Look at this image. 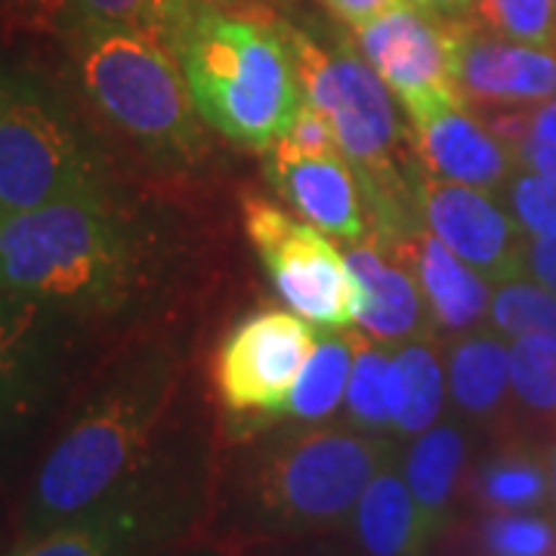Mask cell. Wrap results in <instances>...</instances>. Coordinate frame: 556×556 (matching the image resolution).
Instances as JSON below:
<instances>
[{
    "instance_id": "1",
    "label": "cell",
    "mask_w": 556,
    "mask_h": 556,
    "mask_svg": "<svg viewBox=\"0 0 556 556\" xmlns=\"http://www.w3.org/2000/svg\"><path fill=\"white\" fill-rule=\"evenodd\" d=\"M387 460V437L325 420L248 437L219 477L204 541L244 556L334 535Z\"/></svg>"
},
{
    "instance_id": "2",
    "label": "cell",
    "mask_w": 556,
    "mask_h": 556,
    "mask_svg": "<svg viewBox=\"0 0 556 556\" xmlns=\"http://www.w3.org/2000/svg\"><path fill=\"white\" fill-rule=\"evenodd\" d=\"M177 393V362L159 353L130 358L97 383L25 479L13 547L97 507L152 467L167 452L164 437Z\"/></svg>"
},
{
    "instance_id": "3",
    "label": "cell",
    "mask_w": 556,
    "mask_h": 556,
    "mask_svg": "<svg viewBox=\"0 0 556 556\" xmlns=\"http://www.w3.org/2000/svg\"><path fill=\"white\" fill-rule=\"evenodd\" d=\"M142 278V244L109 195L0 211V291L100 318L137 298Z\"/></svg>"
},
{
    "instance_id": "4",
    "label": "cell",
    "mask_w": 556,
    "mask_h": 556,
    "mask_svg": "<svg viewBox=\"0 0 556 556\" xmlns=\"http://www.w3.org/2000/svg\"><path fill=\"white\" fill-rule=\"evenodd\" d=\"M170 50L199 115L226 139L266 152L298 115L303 87L276 20L226 13L204 0Z\"/></svg>"
},
{
    "instance_id": "5",
    "label": "cell",
    "mask_w": 556,
    "mask_h": 556,
    "mask_svg": "<svg viewBox=\"0 0 556 556\" xmlns=\"http://www.w3.org/2000/svg\"><path fill=\"white\" fill-rule=\"evenodd\" d=\"M72 31L80 90L102 118L155 159H195L199 109L177 53L127 25L72 22Z\"/></svg>"
},
{
    "instance_id": "6",
    "label": "cell",
    "mask_w": 556,
    "mask_h": 556,
    "mask_svg": "<svg viewBox=\"0 0 556 556\" xmlns=\"http://www.w3.org/2000/svg\"><path fill=\"white\" fill-rule=\"evenodd\" d=\"M68 195H109L93 142L47 84L0 62V211Z\"/></svg>"
},
{
    "instance_id": "7",
    "label": "cell",
    "mask_w": 556,
    "mask_h": 556,
    "mask_svg": "<svg viewBox=\"0 0 556 556\" xmlns=\"http://www.w3.org/2000/svg\"><path fill=\"white\" fill-rule=\"evenodd\" d=\"M199 522V477L164 452L115 495L7 556H159L186 544Z\"/></svg>"
},
{
    "instance_id": "8",
    "label": "cell",
    "mask_w": 556,
    "mask_h": 556,
    "mask_svg": "<svg viewBox=\"0 0 556 556\" xmlns=\"http://www.w3.org/2000/svg\"><path fill=\"white\" fill-rule=\"evenodd\" d=\"M72 316L0 291V485L28 460L65 387V328ZM31 473V470H28Z\"/></svg>"
},
{
    "instance_id": "9",
    "label": "cell",
    "mask_w": 556,
    "mask_h": 556,
    "mask_svg": "<svg viewBox=\"0 0 556 556\" xmlns=\"http://www.w3.org/2000/svg\"><path fill=\"white\" fill-rule=\"evenodd\" d=\"M241 223L273 291L291 313L318 331H346L356 321L362 300L358 281L321 229L294 219L254 192L241 195Z\"/></svg>"
},
{
    "instance_id": "10",
    "label": "cell",
    "mask_w": 556,
    "mask_h": 556,
    "mask_svg": "<svg viewBox=\"0 0 556 556\" xmlns=\"http://www.w3.org/2000/svg\"><path fill=\"white\" fill-rule=\"evenodd\" d=\"M316 328L285 309H257L219 338L211 380L219 408L241 424L285 417L294 383L316 350Z\"/></svg>"
},
{
    "instance_id": "11",
    "label": "cell",
    "mask_w": 556,
    "mask_h": 556,
    "mask_svg": "<svg viewBox=\"0 0 556 556\" xmlns=\"http://www.w3.org/2000/svg\"><path fill=\"white\" fill-rule=\"evenodd\" d=\"M460 22L439 16L415 0H402L356 28L358 53L393 90L412 124L448 102L464 100L455 80Z\"/></svg>"
},
{
    "instance_id": "12",
    "label": "cell",
    "mask_w": 556,
    "mask_h": 556,
    "mask_svg": "<svg viewBox=\"0 0 556 556\" xmlns=\"http://www.w3.org/2000/svg\"><path fill=\"white\" fill-rule=\"evenodd\" d=\"M415 204L420 223L489 281L504 285L526 276L522 251L529 236L504 207H497L492 192L445 182L420 167L415 177Z\"/></svg>"
},
{
    "instance_id": "13",
    "label": "cell",
    "mask_w": 556,
    "mask_h": 556,
    "mask_svg": "<svg viewBox=\"0 0 556 556\" xmlns=\"http://www.w3.org/2000/svg\"><path fill=\"white\" fill-rule=\"evenodd\" d=\"M457 90L473 109H529L556 97V50L497 38L460 22Z\"/></svg>"
},
{
    "instance_id": "14",
    "label": "cell",
    "mask_w": 556,
    "mask_h": 556,
    "mask_svg": "<svg viewBox=\"0 0 556 556\" xmlns=\"http://www.w3.org/2000/svg\"><path fill=\"white\" fill-rule=\"evenodd\" d=\"M412 142L420 167L445 182L504 192L517 174L519 159L510 142L497 137L473 105L448 102L412 124Z\"/></svg>"
},
{
    "instance_id": "15",
    "label": "cell",
    "mask_w": 556,
    "mask_h": 556,
    "mask_svg": "<svg viewBox=\"0 0 556 556\" xmlns=\"http://www.w3.org/2000/svg\"><path fill=\"white\" fill-rule=\"evenodd\" d=\"M263 170L276 192L325 236L362 241L368 211L356 170L343 155H303L276 139L263 152Z\"/></svg>"
},
{
    "instance_id": "16",
    "label": "cell",
    "mask_w": 556,
    "mask_h": 556,
    "mask_svg": "<svg viewBox=\"0 0 556 556\" xmlns=\"http://www.w3.org/2000/svg\"><path fill=\"white\" fill-rule=\"evenodd\" d=\"M346 266L362 291L353 321L356 331L387 346L433 334L437 325L417 288L415 273L375 236L356 241L346 251Z\"/></svg>"
},
{
    "instance_id": "17",
    "label": "cell",
    "mask_w": 556,
    "mask_h": 556,
    "mask_svg": "<svg viewBox=\"0 0 556 556\" xmlns=\"http://www.w3.org/2000/svg\"><path fill=\"white\" fill-rule=\"evenodd\" d=\"M393 251L417 278V288L427 300L437 331L445 338H460L479 331L492 309V285L439 241L430 229L417 226L405 239L387 248Z\"/></svg>"
},
{
    "instance_id": "18",
    "label": "cell",
    "mask_w": 556,
    "mask_h": 556,
    "mask_svg": "<svg viewBox=\"0 0 556 556\" xmlns=\"http://www.w3.org/2000/svg\"><path fill=\"white\" fill-rule=\"evenodd\" d=\"M350 526L356 547L365 556H427L442 529L417 507L408 482L393 460H387L368 479Z\"/></svg>"
},
{
    "instance_id": "19",
    "label": "cell",
    "mask_w": 556,
    "mask_h": 556,
    "mask_svg": "<svg viewBox=\"0 0 556 556\" xmlns=\"http://www.w3.org/2000/svg\"><path fill=\"white\" fill-rule=\"evenodd\" d=\"M445 383L457 415L477 424H495L510 405V346L495 328L452 340L445 358Z\"/></svg>"
},
{
    "instance_id": "20",
    "label": "cell",
    "mask_w": 556,
    "mask_h": 556,
    "mask_svg": "<svg viewBox=\"0 0 556 556\" xmlns=\"http://www.w3.org/2000/svg\"><path fill=\"white\" fill-rule=\"evenodd\" d=\"M445 365L430 338L399 343L387 375V405L393 417V433L420 437L439 424L445 408Z\"/></svg>"
},
{
    "instance_id": "21",
    "label": "cell",
    "mask_w": 556,
    "mask_h": 556,
    "mask_svg": "<svg viewBox=\"0 0 556 556\" xmlns=\"http://www.w3.org/2000/svg\"><path fill=\"white\" fill-rule=\"evenodd\" d=\"M467 467V437L457 424L439 420L415 437L402 460V477L408 482L417 507L427 517L445 526V510L455 501L457 485Z\"/></svg>"
},
{
    "instance_id": "22",
    "label": "cell",
    "mask_w": 556,
    "mask_h": 556,
    "mask_svg": "<svg viewBox=\"0 0 556 556\" xmlns=\"http://www.w3.org/2000/svg\"><path fill=\"white\" fill-rule=\"evenodd\" d=\"M350 375H353L350 328L346 331H321L316 338L313 356L291 390L285 417H294L298 424H321V420L334 417V412L346 399Z\"/></svg>"
},
{
    "instance_id": "23",
    "label": "cell",
    "mask_w": 556,
    "mask_h": 556,
    "mask_svg": "<svg viewBox=\"0 0 556 556\" xmlns=\"http://www.w3.org/2000/svg\"><path fill=\"white\" fill-rule=\"evenodd\" d=\"M551 495V470L529 445L501 448L477 473V497L492 510H532Z\"/></svg>"
},
{
    "instance_id": "24",
    "label": "cell",
    "mask_w": 556,
    "mask_h": 556,
    "mask_svg": "<svg viewBox=\"0 0 556 556\" xmlns=\"http://www.w3.org/2000/svg\"><path fill=\"white\" fill-rule=\"evenodd\" d=\"M350 334H353V375L343 399L346 415L358 430L387 437L393 430V417L387 405V375L393 353L387 350V343L365 338L362 331H350Z\"/></svg>"
},
{
    "instance_id": "25",
    "label": "cell",
    "mask_w": 556,
    "mask_h": 556,
    "mask_svg": "<svg viewBox=\"0 0 556 556\" xmlns=\"http://www.w3.org/2000/svg\"><path fill=\"white\" fill-rule=\"evenodd\" d=\"M201 3L204 0H68V16L72 22L127 25L170 47Z\"/></svg>"
},
{
    "instance_id": "26",
    "label": "cell",
    "mask_w": 556,
    "mask_h": 556,
    "mask_svg": "<svg viewBox=\"0 0 556 556\" xmlns=\"http://www.w3.org/2000/svg\"><path fill=\"white\" fill-rule=\"evenodd\" d=\"M510 390L526 415L556 424V338L526 334L510 343Z\"/></svg>"
},
{
    "instance_id": "27",
    "label": "cell",
    "mask_w": 556,
    "mask_h": 556,
    "mask_svg": "<svg viewBox=\"0 0 556 556\" xmlns=\"http://www.w3.org/2000/svg\"><path fill=\"white\" fill-rule=\"evenodd\" d=\"M489 321L497 334L510 340L526 334L556 338V294L538 281L510 278L495 288Z\"/></svg>"
},
{
    "instance_id": "28",
    "label": "cell",
    "mask_w": 556,
    "mask_h": 556,
    "mask_svg": "<svg viewBox=\"0 0 556 556\" xmlns=\"http://www.w3.org/2000/svg\"><path fill=\"white\" fill-rule=\"evenodd\" d=\"M470 16L497 38L556 50V0H473Z\"/></svg>"
},
{
    "instance_id": "29",
    "label": "cell",
    "mask_w": 556,
    "mask_h": 556,
    "mask_svg": "<svg viewBox=\"0 0 556 556\" xmlns=\"http://www.w3.org/2000/svg\"><path fill=\"white\" fill-rule=\"evenodd\" d=\"M482 556H556V526L529 510H495L479 529Z\"/></svg>"
},
{
    "instance_id": "30",
    "label": "cell",
    "mask_w": 556,
    "mask_h": 556,
    "mask_svg": "<svg viewBox=\"0 0 556 556\" xmlns=\"http://www.w3.org/2000/svg\"><path fill=\"white\" fill-rule=\"evenodd\" d=\"M507 214L526 236H556V179L522 167L504 186Z\"/></svg>"
},
{
    "instance_id": "31",
    "label": "cell",
    "mask_w": 556,
    "mask_h": 556,
    "mask_svg": "<svg viewBox=\"0 0 556 556\" xmlns=\"http://www.w3.org/2000/svg\"><path fill=\"white\" fill-rule=\"evenodd\" d=\"M281 142L298 149L303 155H340L338 137L331 130V121L318 112L313 102H300L298 115L291 118L288 130L281 134Z\"/></svg>"
},
{
    "instance_id": "32",
    "label": "cell",
    "mask_w": 556,
    "mask_h": 556,
    "mask_svg": "<svg viewBox=\"0 0 556 556\" xmlns=\"http://www.w3.org/2000/svg\"><path fill=\"white\" fill-rule=\"evenodd\" d=\"M522 269L556 294V236H529L522 251Z\"/></svg>"
},
{
    "instance_id": "33",
    "label": "cell",
    "mask_w": 556,
    "mask_h": 556,
    "mask_svg": "<svg viewBox=\"0 0 556 556\" xmlns=\"http://www.w3.org/2000/svg\"><path fill=\"white\" fill-rule=\"evenodd\" d=\"M321 3L328 7V13L334 20L350 25V28H358V25H365V22L380 16V13L393 10L402 0H321Z\"/></svg>"
},
{
    "instance_id": "34",
    "label": "cell",
    "mask_w": 556,
    "mask_h": 556,
    "mask_svg": "<svg viewBox=\"0 0 556 556\" xmlns=\"http://www.w3.org/2000/svg\"><path fill=\"white\" fill-rule=\"evenodd\" d=\"M0 7L31 25H50L56 16L68 13V0H0Z\"/></svg>"
},
{
    "instance_id": "35",
    "label": "cell",
    "mask_w": 556,
    "mask_h": 556,
    "mask_svg": "<svg viewBox=\"0 0 556 556\" xmlns=\"http://www.w3.org/2000/svg\"><path fill=\"white\" fill-rule=\"evenodd\" d=\"M514 152H517L519 167H529V170H538V174H547V177L556 179V146L541 142L535 137H526L514 146Z\"/></svg>"
},
{
    "instance_id": "36",
    "label": "cell",
    "mask_w": 556,
    "mask_h": 556,
    "mask_svg": "<svg viewBox=\"0 0 556 556\" xmlns=\"http://www.w3.org/2000/svg\"><path fill=\"white\" fill-rule=\"evenodd\" d=\"M529 137L556 146V100L541 102L538 109H532V118H529Z\"/></svg>"
},
{
    "instance_id": "37",
    "label": "cell",
    "mask_w": 556,
    "mask_h": 556,
    "mask_svg": "<svg viewBox=\"0 0 556 556\" xmlns=\"http://www.w3.org/2000/svg\"><path fill=\"white\" fill-rule=\"evenodd\" d=\"M291 547L288 554L281 556H365L362 551H346L338 544H325V538H313V541H298V544H285Z\"/></svg>"
},
{
    "instance_id": "38",
    "label": "cell",
    "mask_w": 556,
    "mask_h": 556,
    "mask_svg": "<svg viewBox=\"0 0 556 556\" xmlns=\"http://www.w3.org/2000/svg\"><path fill=\"white\" fill-rule=\"evenodd\" d=\"M420 7H427V10H433L439 16H448V20H460V16H467L470 13V7H473V0H415Z\"/></svg>"
},
{
    "instance_id": "39",
    "label": "cell",
    "mask_w": 556,
    "mask_h": 556,
    "mask_svg": "<svg viewBox=\"0 0 556 556\" xmlns=\"http://www.w3.org/2000/svg\"><path fill=\"white\" fill-rule=\"evenodd\" d=\"M159 556H229L226 551H219L217 544H211V541H186V544H179V547H170V551H164Z\"/></svg>"
},
{
    "instance_id": "40",
    "label": "cell",
    "mask_w": 556,
    "mask_h": 556,
    "mask_svg": "<svg viewBox=\"0 0 556 556\" xmlns=\"http://www.w3.org/2000/svg\"><path fill=\"white\" fill-rule=\"evenodd\" d=\"M551 492H554V501H556V448H554V457H551Z\"/></svg>"
},
{
    "instance_id": "41",
    "label": "cell",
    "mask_w": 556,
    "mask_h": 556,
    "mask_svg": "<svg viewBox=\"0 0 556 556\" xmlns=\"http://www.w3.org/2000/svg\"><path fill=\"white\" fill-rule=\"evenodd\" d=\"M7 554H10V544H7V547L0 544V556H7Z\"/></svg>"
}]
</instances>
